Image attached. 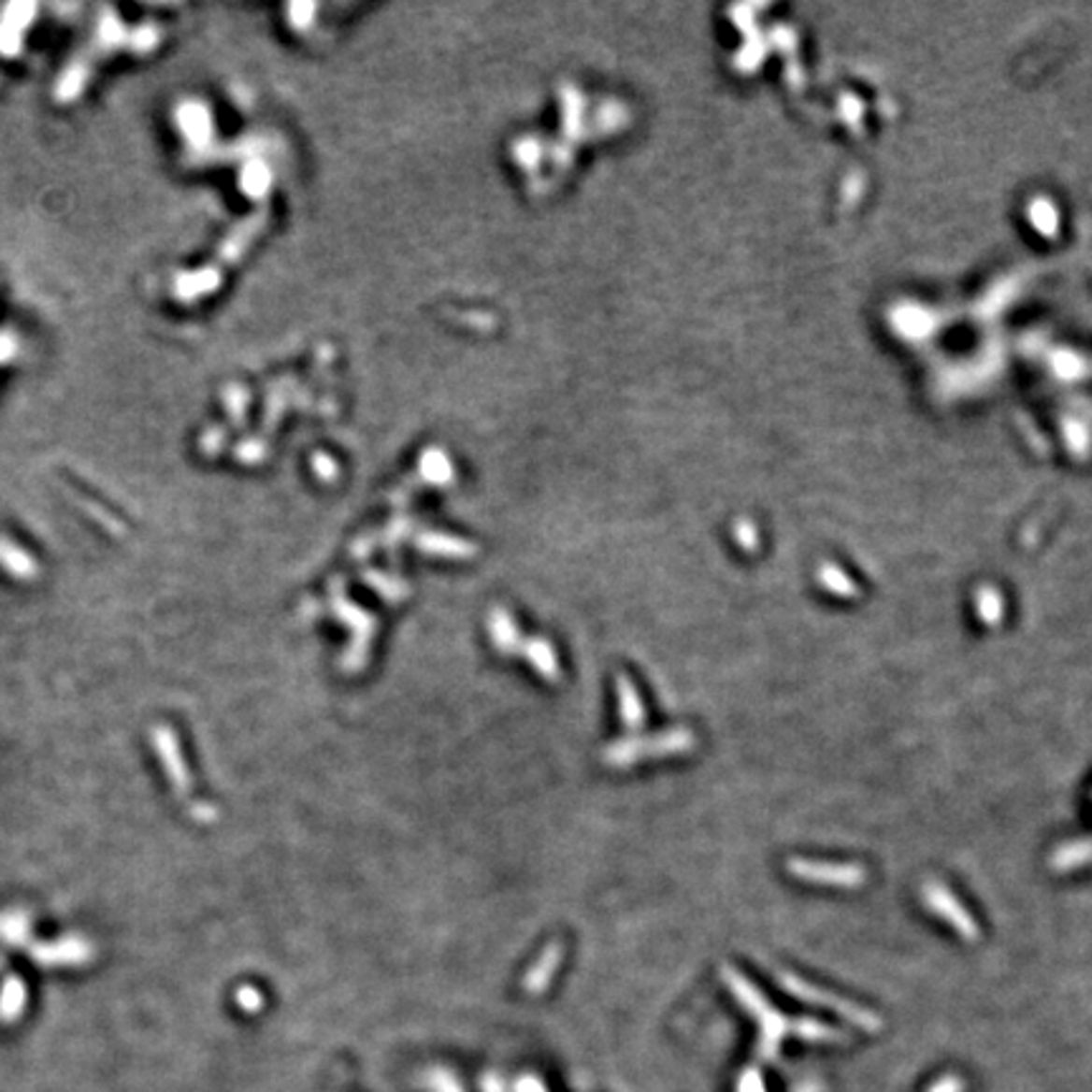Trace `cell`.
<instances>
[{
    "label": "cell",
    "mask_w": 1092,
    "mask_h": 1092,
    "mask_svg": "<svg viewBox=\"0 0 1092 1092\" xmlns=\"http://www.w3.org/2000/svg\"><path fill=\"white\" fill-rule=\"evenodd\" d=\"M724 982L731 986L734 997L741 1001V1007L749 1009L751 1014H754V1019L759 1022V1029H761L759 1052L764 1059L777 1057L779 1042L784 1040V1037H789V1034H797V1037H802V1040H810V1042L842 1040V1034L837 1032V1029L814 1022V1019H786V1016H782L777 1009L769 1004L767 999L761 997L759 989H756L754 984L746 982V979H743L741 973L736 971V969H728V966H726Z\"/></svg>",
    "instance_id": "6da1fadb"
},
{
    "label": "cell",
    "mask_w": 1092,
    "mask_h": 1092,
    "mask_svg": "<svg viewBox=\"0 0 1092 1092\" xmlns=\"http://www.w3.org/2000/svg\"><path fill=\"white\" fill-rule=\"evenodd\" d=\"M329 592H332L329 610H332L334 617L347 625L352 632L350 648H347V653L339 657V670L344 675H357L367 668L369 645H372V638H375L377 632L375 614L367 612L365 607L354 605V602L347 597V592H341V580H334Z\"/></svg>",
    "instance_id": "7a4b0ae2"
},
{
    "label": "cell",
    "mask_w": 1092,
    "mask_h": 1092,
    "mask_svg": "<svg viewBox=\"0 0 1092 1092\" xmlns=\"http://www.w3.org/2000/svg\"><path fill=\"white\" fill-rule=\"evenodd\" d=\"M696 746V736L691 728H670V731H660V734L650 736H630V739H620V741L610 743L602 751V761L607 767L625 769L638 764L645 759H657V756H675V754H685Z\"/></svg>",
    "instance_id": "3957f363"
},
{
    "label": "cell",
    "mask_w": 1092,
    "mask_h": 1092,
    "mask_svg": "<svg viewBox=\"0 0 1092 1092\" xmlns=\"http://www.w3.org/2000/svg\"><path fill=\"white\" fill-rule=\"evenodd\" d=\"M779 984H782V986H784V989L789 991L794 999H802V1001H807V1004H814V1007L832 1009V1012H837L840 1016L850 1019V1022H853L855 1027H860V1029L875 1032V1029L880 1027L878 1016L870 1014L868 1009L857 1007V1004H853V1001H847V999H842V997H835V994H829V991H825V989H817V986H812V984L802 982V979H799V976H794V973H786V971L779 973Z\"/></svg>",
    "instance_id": "277c9868"
},
{
    "label": "cell",
    "mask_w": 1092,
    "mask_h": 1092,
    "mask_svg": "<svg viewBox=\"0 0 1092 1092\" xmlns=\"http://www.w3.org/2000/svg\"><path fill=\"white\" fill-rule=\"evenodd\" d=\"M789 872L794 878L817 883V885H837V887H857L865 883V870L860 865H845V862H817V860H792Z\"/></svg>",
    "instance_id": "5b68a950"
},
{
    "label": "cell",
    "mask_w": 1092,
    "mask_h": 1092,
    "mask_svg": "<svg viewBox=\"0 0 1092 1092\" xmlns=\"http://www.w3.org/2000/svg\"><path fill=\"white\" fill-rule=\"evenodd\" d=\"M923 903L928 905L933 913L941 915L943 921L951 923L964 939L969 941L979 939V926L973 921V915L956 900L954 893H948L946 885H941V883H926V885H923Z\"/></svg>",
    "instance_id": "8992f818"
},
{
    "label": "cell",
    "mask_w": 1092,
    "mask_h": 1092,
    "mask_svg": "<svg viewBox=\"0 0 1092 1092\" xmlns=\"http://www.w3.org/2000/svg\"><path fill=\"white\" fill-rule=\"evenodd\" d=\"M152 746L154 751H157L160 761H163L165 774H167V779H170L172 786H175V792H178L180 797H188L190 789H193V779H190L188 764L182 759V749H180L178 736L172 734V728H167V726H154Z\"/></svg>",
    "instance_id": "52a82bcc"
},
{
    "label": "cell",
    "mask_w": 1092,
    "mask_h": 1092,
    "mask_svg": "<svg viewBox=\"0 0 1092 1092\" xmlns=\"http://www.w3.org/2000/svg\"><path fill=\"white\" fill-rule=\"evenodd\" d=\"M564 941L556 939L552 941V943H546L544 951L539 954V958L531 964V969L526 971V976H524V982H521V989L526 991V994H531V997H539V994H544L546 989H549V984H552V979L556 976V971H559V966H562L564 961Z\"/></svg>",
    "instance_id": "ba28073f"
},
{
    "label": "cell",
    "mask_w": 1092,
    "mask_h": 1092,
    "mask_svg": "<svg viewBox=\"0 0 1092 1092\" xmlns=\"http://www.w3.org/2000/svg\"><path fill=\"white\" fill-rule=\"evenodd\" d=\"M488 638L501 655H519L521 653L524 635H521V627L513 620V614L504 607H494L488 614Z\"/></svg>",
    "instance_id": "9c48e42d"
},
{
    "label": "cell",
    "mask_w": 1092,
    "mask_h": 1092,
    "mask_svg": "<svg viewBox=\"0 0 1092 1092\" xmlns=\"http://www.w3.org/2000/svg\"><path fill=\"white\" fill-rule=\"evenodd\" d=\"M519 655L524 657V660H529V666L534 668L544 681L556 682L562 678V668H559L556 650L546 638H539V635H534V638H524Z\"/></svg>",
    "instance_id": "30bf717a"
},
{
    "label": "cell",
    "mask_w": 1092,
    "mask_h": 1092,
    "mask_svg": "<svg viewBox=\"0 0 1092 1092\" xmlns=\"http://www.w3.org/2000/svg\"><path fill=\"white\" fill-rule=\"evenodd\" d=\"M614 685H617V706H620V721H623L625 728L638 731V728H642V726H645V721H648V713H645V706H642L640 693H638L635 682H632L625 673H617V678H614Z\"/></svg>",
    "instance_id": "8fae6325"
},
{
    "label": "cell",
    "mask_w": 1092,
    "mask_h": 1092,
    "mask_svg": "<svg viewBox=\"0 0 1092 1092\" xmlns=\"http://www.w3.org/2000/svg\"><path fill=\"white\" fill-rule=\"evenodd\" d=\"M31 954H34V958L38 961V964L77 966V964H84L86 958L92 956V951H89V946H86V941L68 939V941H64V943H53V946H38L36 951H31Z\"/></svg>",
    "instance_id": "7c38bea8"
},
{
    "label": "cell",
    "mask_w": 1092,
    "mask_h": 1092,
    "mask_svg": "<svg viewBox=\"0 0 1092 1092\" xmlns=\"http://www.w3.org/2000/svg\"><path fill=\"white\" fill-rule=\"evenodd\" d=\"M418 549L427 552V554L448 556V559H468L476 554V546L461 539L443 537V534H423L418 537Z\"/></svg>",
    "instance_id": "4fadbf2b"
},
{
    "label": "cell",
    "mask_w": 1092,
    "mask_h": 1092,
    "mask_svg": "<svg viewBox=\"0 0 1092 1092\" xmlns=\"http://www.w3.org/2000/svg\"><path fill=\"white\" fill-rule=\"evenodd\" d=\"M26 1007V984L18 976H8V982L0 989V1022H16Z\"/></svg>",
    "instance_id": "5bb4252c"
},
{
    "label": "cell",
    "mask_w": 1092,
    "mask_h": 1092,
    "mask_svg": "<svg viewBox=\"0 0 1092 1092\" xmlns=\"http://www.w3.org/2000/svg\"><path fill=\"white\" fill-rule=\"evenodd\" d=\"M362 580H367L369 587L375 589L377 595L382 599H387V602H402V599L410 597L408 582L397 580V577H387V574L380 572H365L362 574Z\"/></svg>",
    "instance_id": "9a60e30c"
},
{
    "label": "cell",
    "mask_w": 1092,
    "mask_h": 1092,
    "mask_svg": "<svg viewBox=\"0 0 1092 1092\" xmlns=\"http://www.w3.org/2000/svg\"><path fill=\"white\" fill-rule=\"evenodd\" d=\"M26 915L21 913H8V915H0V939L3 941H10V943H21V941L26 939Z\"/></svg>",
    "instance_id": "2e32d148"
},
{
    "label": "cell",
    "mask_w": 1092,
    "mask_h": 1092,
    "mask_svg": "<svg viewBox=\"0 0 1092 1092\" xmlns=\"http://www.w3.org/2000/svg\"><path fill=\"white\" fill-rule=\"evenodd\" d=\"M236 1004H238L243 1012H248V1014H253V1012H258V1009L264 1007L266 999L256 986H240V989L236 991Z\"/></svg>",
    "instance_id": "e0dca14e"
},
{
    "label": "cell",
    "mask_w": 1092,
    "mask_h": 1092,
    "mask_svg": "<svg viewBox=\"0 0 1092 1092\" xmlns=\"http://www.w3.org/2000/svg\"><path fill=\"white\" fill-rule=\"evenodd\" d=\"M961 1090H964V1085H961L958 1077H941L939 1083L933 1085L928 1092H961Z\"/></svg>",
    "instance_id": "ac0fdd59"
},
{
    "label": "cell",
    "mask_w": 1092,
    "mask_h": 1092,
    "mask_svg": "<svg viewBox=\"0 0 1092 1092\" xmlns=\"http://www.w3.org/2000/svg\"><path fill=\"white\" fill-rule=\"evenodd\" d=\"M746 1080H749L751 1085L749 1087H746V1085H741V1092H764V1085H761L759 1075H756L754 1070H751V1072H746Z\"/></svg>",
    "instance_id": "d6986e66"
},
{
    "label": "cell",
    "mask_w": 1092,
    "mask_h": 1092,
    "mask_svg": "<svg viewBox=\"0 0 1092 1092\" xmlns=\"http://www.w3.org/2000/svg\"><path fill=\"white\" fill-rule=\"evenodd\" d=\"M0 966H3V958H0Z\"/></svg>",
    "instance_id": "ffe728a7"
}]
</instances>
